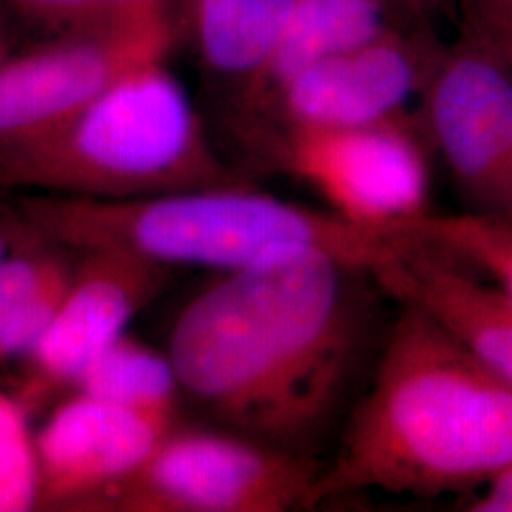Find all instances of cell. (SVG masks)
Wrapping results in <instances>:
<instances>
[{
    "instance_id": "1",
    "label": "cell",
    "mask_w": 512,
    "mask_h": 512,
    "mask_svg": "<svg viewBox=\"0 0 512 512\" xmlns=\"http://www.w3.org/2000/svg\"><path fill=\"white\" fill-rule=\"evenodd\" d=\"M363 275L325 255L222 272L171 332L183 395L239 435L302 454L361 355Z\"/></svg>"
},
{
    "instance_id": "2",
    "label": "cell",
    "mask_w": 512,
    "mask_h": 512,
    "mask_svg": "<svg viewBox=\"0 0 512 512\" xmlns=\"http://www.w3.org/2000/svg\"><path fill=\"white\" fill-rule=\"evenodd\" d=\"M372 384L313 488L340 495L476 494L512 467V387L425 311L397 304Z\"/></svg>"
},
{
    "instance_id": "3",
    "label": "cell",
    "mask_w": 512,
    "mask_h": 512,
    "mask_svg": "<svg viewBox=\"0 0 512 512\" xmlns=\"http://www.w3.org/2000/svg\"><path fill=\"white\" fill-rule=\"evenodd\" d=\"M19 219L25 230L67 251L120 249L169 268L220 272L325 255L372 277L423 245L414 220L368 226L245 183L126 202L35 194L19 203Z\"/></svg>"
},
{
    "instance_id": "4",
    "label": "cell",
    "mask_w": 512,
    "mask_h": 512,
    "mask_svg": "<svg viewBox=\"0 0 512 512\" xmlns=\"http://www.w3.org/2000/svg\"><path fill=\"white\" fill-rule=\"evenodd\" d=\"M238 183L165 59L54 128L0 147V188L37 194L126 202Z\"/></svg>"
},
{
    "instance_id": "5",
    "label": "cell",
    "mask_w": 512,
    "mask_h": 512,
    "mask_svg": "<svg viewBox=\"0 0 512 512\" xmlns=\"http://www.w3.org/2000/svg\"><path fill=\"white\" fill-rule=\"evenodd\" d=\"M323 465L239 433L171 427L131 475L76 512H287L311 507Z\"/></svg>"
},
{
    "instance_id": "6",
    "label": "cell",
    "mask_w": 512,
    "mask_h": 512,
    "mask_svg": "<svg viewBox=\"0 0 512 512\" xmlns=\"http://www.w3.org/2000/svg\"><path fill=\"white\" fill-rule=\"evenodd\" d=\"M416 124L437 150L467 213L512 226V57L461 29L442 44Z\"/></svg>"
},
{
    "instance_id": "7",
    "label": "cell",
    "mask_w": 512,
    "mask_h": 512,
    "mask_svg": "<svg viewBox=\"0 0 512 512\" xmlns=\"http://www.w3.org/2000/svg\"><path fill=\"white\" fill-rule=\"evenodd\" d=\"M169 10L44 37L0 63V147L54 128L173 46Z\"/></svg>"
},
{
    "instance_id": "8",
    "label": "cell",
    "mask_w": 512,
    "mask_h": 512,
    "mask_svg": "<svg viewBox=\"0 0 512 512\" xmlns=\"http://www.w3.org/2000/svg\"><path fill=\"white\" fill-rule=\"evenodd\" d=\"M416 118L366 126H281L277 156L329 203L330 211L368 226H401L427 211L429 165Z\"/></svg>"
},
{
    "instance_id": "9",
    "label": "cell",
    "mask_w": 512,
    "mask_h": 512,
    "mask_svg": "<svg viewBox=\"0 0 512 512\" xmlns=\"http://www.w3.org/2000/svg\"><path fill=\"white\" fill-rule=\"evenodd\" d=\"M442 44L427 29L387 27L378 37L313 63L275 93L281 126L349 128L406 116Z\"/></svg>"
},
{
    "instance_id": "10",
    "label": "cell",
    "mask_w": 512,
    "mask_h": 512,
    "mask_svg": "<svg viewBox=\"0 0 512 512\" xmlns=\"http://www.w3.org/2000/svg\"><path fill=\"white\" fill-rule=\"evenodd\" d=\"M73 283L29 359L23 404L73 385L78 372L164 291L171 270L120 249L82 251Z\"/></svg>"
},
{
    "instance_id": "11",
    "label": "cell",
    "mask_w": 512,
    "mask_h": 512,
    "mask_svg": "<svg viewBox=\"0 0 512 512\" xmlns=\"http://www.w3.org/2000/svg\"><path fill=\"white\" fill-rule=\"evenodd\" d=\"M175 425L74 393L35 437L37 509L78 511L131 475Z\"/></svg>"
},
{
    "instance_id": "12",
    "label": "cell",
    "mask_w": 512,
    "mask_h": 512,
    "mask_svg": "<svg viewBox=\"0 0 512 512\" xmlns=\"http://www.w3.org/2000/svg\"><path fill=\"white\" fill-rule=\"evenodd\" d=\"M370 279L450 332L476 361L512 387V300L458 260L420 245Z\"/></svg>"
},
{
    "instance_id": "13",
    "label": "cell",
    "mask_w": 512,
    "mask_h": 512,
    "mask_svg": "<svg viewBox=\"0 0 512 512\" xmlns=\"http://www.w3.org/2000/svg\"><path fill=\"white\" fill-rule=\"evenodd\" d=\"M389 12V0H296L266 65L245 88L249 103L268 109L296 74L384 33Z\"/></svg>"
},
{
    "instance_id": "14",
    "label": "cell",
    "mask_w": 512,
    "mask_h": 512,
    "mask_svg": "<svg viewBox=\"0 0 512 512\" xmlns=\"http://www.w3.org/2000/svg\"><path fill=\"white\" fill-rule=\"evenodd\" d=\"M31 234V245L0 258V361L29 357L73 283V260Z\"/></svg>"
},
{
    "instance_id": "15",
    "label": "cell",
    "mask_w": 512,
    "mask_h": 512,
    "mask_svg": "<svg viewBox=\"0 0 512 512\" xmlns=\"http://www.w3.org/2000/svg\"><path fill=\"white\" fill-rule=\"evenodd\" d=\"M74 393L165 425L177 423L181 384L169 355L150 348L128 330L101 349L74 378Z\"/></svg>"
},
{
    "instance_id": "16",
    "label": "cell",
    "mask_w": 512,
    "mask_h": 512,
    "mask_svg": "<svg viewBox=\"0 0 512 512\" xmlns=\"http://www.w3.org/2000/svg\"><path fill=\"white\" fill-rule=\"evenodd\" d=\"M203 63L245 88L262 71L296 0H190Z\"/></svg>"
},
{
    "instance_id": "17",
    "label": "cell",
    "mask_w": 512,
    "mask_h": 512,
    "mask_svg": "<svg viewBox=\"0 0 512 512\" xmlns=\"http://www.w3.org/2000/svg\"><path fill=\"white\" fill-rule=\"evenodd\" d=\"M421 241L476 274L492 277L512 300V226L475 213L431 215L414 220Z\"/></svg>"
},
{
    "instance_id": "18",
    "label": "cell",
    "mask_w": 512,
    "mask_h": 512,
    "mask_svg": "<svg viewBox=\"0 0 512 512\" xmlns=\"http://www.w3.org/2000/svg\"><path fill=\"white\" fill-rule=\"evenodd\" d=\"M6 16L44 37L95 29L169 10V0H0Z\"/></svg>"
},
{
    "instance_id": "19",
    "label": "cell",
    "mask_w": 512,
    "mask_h": 512,
    "mask_svg": "<svg viewBox=\"0 0 512 512\" xmlns=\"http://www.w3.org/2000/svg\"><path fill=\"white\" fill-rule=\"evenodd\" d=\"M37 501L35 437L27 406L0 391V512L33 511Z\"/></svg>"
},
{
    "instance_id": "20",
    "label": "cell",
    "mask_w": 512,
    "mask_h": 512,
    "mask_svg": "<svg viewBox=\"0 0 512 512\" xmlns=\"http://www.w3.org/2000/svg\"><path fill=\"white\" fill-rule=\"evenodd\" d=\"M463 29L486 38L512 57V0H454Z\"/></svg>"
},
{
    "instance_id": "21",
    "label": "cell",
    "mask_w": 512,
    "mask_h": 512,
    "mask_svg": "<svg viewBox=\"0 0 512 512\" xmlns=\"http://www.w3.org/2000/svg\"><path fill=\"white\" fill-rule=\"evenodd\" d=\"M467 509L471 512H512V467L473 494Z\"/></svg>"
},
{
    "instance_id": "22",
    "label": "cell",
    "mask_w": 512,
    "mask_h": 512,
    "mask_svg": "<svg viewBox=\"0 0 512 512\" xmlns=\"http://www.w3.org/2000/svg\"><path fill=\"white\" fill-rule=\"evenodd\" d=\"M450 2H454V0H389L393 10L403 12V16L418 19V21L437 14Z\"/></svg>"
},
{
    "instance_id": "23",
    "label": "cell",
    "mask_w": 512,
    "mask_h": 512,
    "mask_svg": "<svg viewBox=\"0 0 512 512\" xmlns=\"http://www.w3.org/2000/svg\"><path fill=\"white\" fill-rule=\"evenodd\" d=\"M12 46H10V37H8V27H6V12L0 4V63L12 54Z\"/></svg>"
},
{
    "instance_id": "24",
    "label": "cell",
    "mask_w": 512,
    "mask_h": 512,
    "mask_svg": "<svg viewBox=\"0 0 512 512\" xmlns=\"http://www.w3.org/2000/svg\"><path fill=\"white\" fill-rule=\"evenodd\" d=\"M8 232H10V230L6 228V222L0 219V258L8 251V238H10Z\"/></svg>"
}]
</instances>
